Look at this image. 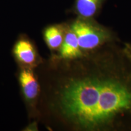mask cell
<instances>
[{"instance_id":"obj_1","label":"cell","mask_w":131,"mask_h":131,"mask_svg":"<svg viewBox=\"0 0 131 131\" xmlns=\"http://www.w3.org/2000/svg\"><path fill=\"white\" fill-rule=\"evenodd\" d=\"M106 68L73 78L60 93V107L67 118L83 130L117 127L131 118V75Z\"/></svg>"},{"instance_id":"obj_2","label":"cell","mask_w":131,"mask_h":131,"mask_svg":"<svg viewBox=\"0 0 131 131\" xmlns=\"http://www.w3.org/2000/svg\"><path fill=\"white\" fill-rule=\"evenodd\" d=\"M70 28L77 37L83 52L94 51L112 40L110 31L93 19L79 18L73 23Z\"/></svg>"},{"instance_id":"obj_3","label":"cell","mask_w":131,"mask_h":131,"mask_svg":"<svg viewBox=\"0 0 131 131\" xmlns=\"http://www.w3.org/2000/svg\"><path fill=\"white\" fill-rule=\"evenodd\" d=\"M83 52L80 48L76 35L71 29L66 31L64 41L60 47V56L62 58L75 59L83 56Z\"/></svg>"},{"instance_id":"obj_4","label":"cell","mask_w":131,"mask_h":131,"mask_svg":"<svg viewBox=\"0 0 131 131\" xmlns=\"http://www.w3.org/2000/svg\"><path fill=\"white\" fill-rule=\"evenodd\" d=\"M105 0H76L75 12L79 18L93 19L100 10Z\"/></svg>"},{"instance_id":"obj_5","label":"cell","mask_w":131,"mask_h":131,"mask_svg":"<svg viewBox=\"0 0 131 131\" xmlns=\"http://www.w3.org/2000/svg\"><path fill=\"white\" fill-rule=\"evenodd\" d=\"M19 81L26 98L34 99L38 93V84L34 73L29 69H24L19 75Z\"/></svg>"},{"instance_id":"obj_6","label":"cell","mask_w":131,"mask_h":131,"mask_svg":"<svg viewBox=\"0 0 131 131\" xmlns=\"http://www.w3.org/2000/svg\"><path fill=\"white\" fill-rule=\"evenodd\" d=\"M14 53L19 61L26 64H30L35 60V51L28 41H19L15 46Z\"/></svg>"},{"instance_id":"obj_7","label":"cell","mask_w":131,"mask_h":131,"mask_svg":"<svg viewBox=\"0 0 131 131\" xmlns=\"http://www.w3.org/2000/svg\"><path fill=\"white\" fill-rule=\"evenodd\" d=\"M64 30L60 26H52L47 27L45 32V38L48 46L51 49L61 47L64 41Z\"/></svg>"},{"instance_id":"obj_8","label":"cell","mask_w":131,"mask_h":131,"mask_svg":"<svg viewBox=\"0 0 131 131\" xmlns=\"http://www.w3.org/2000/svg\"><path fill=\"white\" fill-rule=\"evenodd\" d=\"M124 53L125 55L127 57V58L131 61V45H126L125 49H124Z\"/></svg>"}]
</instances>
